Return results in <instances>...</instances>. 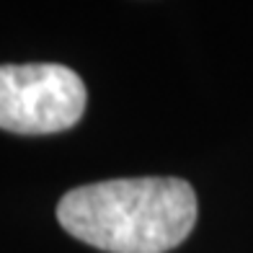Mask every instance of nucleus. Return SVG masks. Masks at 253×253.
<instances>
[{
    "label": "nucleus",
    "instance_id": "2",
    "mask_svg": "<svg viewBox=\"0 0 253 253\" xmlns=\"http://www.w3.org/2000/svg\"><path fill=\"white\" fill-rule=\"evenodd\" d=\"M85 111L78 73L54 62L0 65V129L57 134L73 129Z\"/></svg>",
    "mask_w": 253,
    "mask_h": 253
},
{
    "label": "nucleus",
    "instance_id": "1",
    "mask_svg": "<svg viewBox=\"0 0 253 253\" xmlns=\"http://www.w3.org/2000/svg\"><path fill=\"white\" fill-rule=\"evenodd\" d=\"M197 194L183 178H114L67 191L57 220L73 238L106 253H166L197 225Z\"/></svg>",
    "mask_w": 253,
    "mask_h": 253
}]
</instances>
